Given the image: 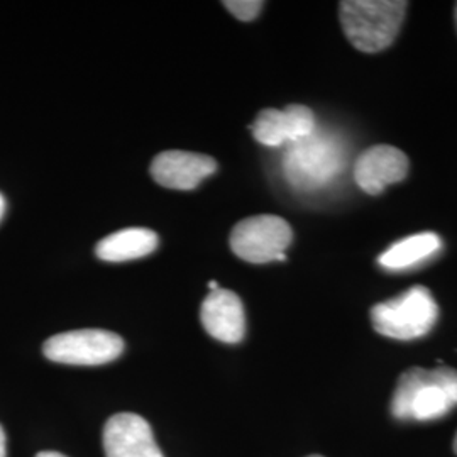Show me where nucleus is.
Here are the masks:
<instances>
[{
    "mask_svg": "<svg viewBox=\"0 0 457 457\" xmlns=\"http://www.w3.org/2000/svg\"><path fill=\"white\" fill-rule=\"evenodd\" d=\"M0 457H7V442H5V432L0 425Z\"/></svg>",
    "mask_w": 457,
    "mask_h": 457,
    "instance_id": "15",
    "label": "nucleus"
},
{
    "mask_svg": "<svg viewBox=\"0 0 457 457\" xmlns=\"http://www.w3.org/2000/svg\"><path fill=\"white\" fill-rule=\"evenodd\" d=\"M36 457H66L65 454H62V453H54V451H43V453H39Z\"/></svg>",
    "mask_w": 457,
    "mask_h": 457,
    "instance_id": "16",
    "label": "nucleus"
},
{
    "mask_svg": "<svg viewBox=\"0 0 457 457\" xmlns=\"http://www.w3.org/2000/svg\"><path fill=\"white\" fill-rule=\"evenodd\" d=\"M454 19H456V28H457V4H456V7H454Z\"/></svg>",
    "mask_w": 457,
    "mask_h": 457,
    "instance_id": "20",
    "label": "nucleus"
},
{
    "mask_svg": "<svg viewBox=\"0 0 457 457\" xmlns=\"http://www.w3.org/2000/svg\"><path fill=\"white\" fill-rule=\"evenodd\" d=\"M457 407V370L410 368L402 373L393 393L396 420L428 422L445 417Z\"/></svg>",
    "mask_w": 457,
    "mask_h": 457,
    "instance_id": "1",
    "label": "nucleus"
},
{
    "mask_svg": "<svg viewBox=\"0 0 457 457\" xmlns=\"http://www.w3.org/2000/svg\"><path fill=\"white\" fill-rule=\"evenodd\" d=\"M442 249L441 237L434 232H422L405 237L390 245L379 258L378 262L385 270L402 271L417 266L419 262L428 260Z\"/></svg>",
    "mask_w": 457,
    "mask_h": 457,
    "instance_id": "13",
    "label": "nucleus"
},
{
    "mask_svg": "<svg viewBox=\"0 0 457 457\" xmlns=\"http://www.w3.org/2000/svg\"><path fill=\"white\" fill-rule=\"evenodd\" d=\"M124 351V341L114 332L100 328L68 330L49 337L43 353L49 361L71 366H100L115 361Z\"/></svg>",
    "mask_w": 457,
    "mask_h": 457,
    "instance_id": "6",
    "label": "nucleus"
},
{
    "mask_svg": "<svg viewBox=\"0 0 457 457\" xmlns=\"http://www.w3.org/2000/svg\"><path fill=\"white\" fill-rule=\"evenodd\" d=\"M209 288L215 292V290H219V283L217 281H209Z\"/></svg>",
    "mask_w": 457,
    "mask_h": 457,
    "instance_id": "18",
    "label": "nucleus"
},
{
    "mask_svg": "<svg viewBox=\"0 0 457 457\" xmlns=\"http://www.w3.org/2000/svg\"><path fill=\"white\" fill-rule=\"evenodd\" d=\"M345 164V147L334 134L315 131L292 143L283 168L288 181L300 190L320 188L334 180Z\"/></svg>",
    "mask_w": 457,
    "mask_h": 457,
    "instance_id": "3",
    "label": "nucleus"
},
{
    "mask_svg": "<svg viewBox=\"0 0 457 457\" xmlns=\"http://www.w3.org/2000/svg\"><path fill=\"white\" fill-rule=\"evenodd\" d=\"M409 158L390 145H376L362 151L354 164V180L368 195H379L388 185L405 180Z\"/></svg>",
    "mask_w": 457,
    "mask_h": 457,
    "instance_id": "7",
    "label": "nucleus"
},
{
    "mask_svg": "<svg viewBox=\"0 0 457 457\" xmlns=\"http://www.w3.org/2000/svg\"><path fill=\"white\" fill-rule=\"evenodd\" d=\"M315 129V115L309 107L300 104H292L285 111L264 109L251 126L254 139L271 147L296 143L311 136Z\"/></svg>",
    "mask_w": 457,
    "mask_h": 457,
    "instance_id": "9",
    "label": "nucleus"
},
{
    "mask_svg": "<svg viewBox=\"0 0 457 457\" xmlns=\"http://www.w3.org/2000/svg\"><path fill=\"white\" fill-rule=\"evenodd\" d=\"M409 2L402 0H344L339 17L349 43L362 53L388 48L400 33Z\"/></svg>",
    "mask_w": 457,
    "mask_h": 457,
    "instance_id": "2",
    "label": "nucleus"
},
{
    "mask_svg": "<svg viewBox=\"0 0 457 457\" xmlns=\"http://www.w3.org/2000/svg\"><path fill=\"white\" fill-rule=\"evenodd\" d=\"M290 224L278 215H254L236 224L230 232V249L243 262L264 264L287 262L285 249L292 245Z\"/></svg>",
    "mask_w": 457,
    "mask_h": 457,
    "instance_id": "5",
    "label": "nucleus"
},
{
    "mask_svg": "<svg viewBox=\"0 0 457 457\" xmlns=\"http://www.w3.org/2000/svg\"><path fill=\"white\" fill-rule=\"evenodd\" d=\"M224 7L239 21L249 22L260 16L264 4L260 0H226Z\"/></svg>",
    "mask_w": 457,
    "mask_h": 457,
    "instance_id": "14",
    "label": "nucleus"
},
{
    "mask_svg": "<svg viewBox=\"0 0 457 457\" xmlns=\"http://www.w3.org/2000/svg\"><path fill=\"white\" fill-rule=\"evenodd\" d=\"M4 213H5V200H4V196L0 194V220H2Z\"/></svg>",
    "mask_w": 457,
    "mask_h": 457,
    "instance_id": "17",
    "label": "nucleus"
},
{
    "mask_svg": "<svg viewBox=\"0 0 457 457\" xmlns=\"http://www.w3.org/2000/svg\"><path fill=\"white\" fill-rule=\"evenodd\" d=\"M307 457H324V456H319V454H313V456H307Z\"/></svg>",
    "mask_w": 457,
    "mask_h": 457,
    "instance_id": "21",
    "label": "nucleus"
},
{
    "mask_svg": "<svg viewBox=\"0 0 457 457\" xmlns=\"http://www.w3.org/2000/svg\"><path fill=\"white\" fill-rule=\"evenodd\" d=\"M215 170L217 163L211 156L187 151H164L151 163L154 181L171 190H194Z\"/></svg>",
    "mask_w": 457,
    "mask_h": 457,
    "instance_id": "10",
    "label": "nucleus"
},
{
    "mask_svg": "<svg viewBox=\"0 0 457 457\" xmlns=\"http://www.w3.org/2000/svg\"><path fill=\"white\" fill-rule=\"evenodd\" d=\"M454 453L457 454V434H456V439H454Z\"/></svg>",
    "mask_w": 457,
    "mask_h": 457,
    "instance_id": "19",
    "label": "nucleus"
},
{
    "mask_svg": "<svg viewBox=\"0 0 457 457\" xmlns=\"http://www.w3.org/2000/svg\"><path fill=\"white\" fill-rule=\"evenodd\" d=\"M437 319V302L425 287H413L371 309V322L376 332L396 341L424 337L436 326Z\"/></svg>",
    "mask_w": 457,
    "mask_h": 457,
    "instance_id": "4",
    "label": "nucleus"
},
{
    "mask_svg": "<svg viewBox=\"0 0 457 457\" xmlns=\"http://www.w3.org/2000/svg\"><path fill=\"white\" fill-rule=\"evenodd\" d=\"M156 247V232L145 228H129L104 237L98 243L96 253L102 262H124L147 256Z\"/></svg>",
    "mask_w": 457,
    "mask_h": 457,
    "instance_id": "12",
    "label": "nucleus"
},
{
    "mask_svg": "<svg viewBox=\"0 0 457 457\" xmlns=\"http://www.w3.org/2000/svg\"><path fill=\"white\" fill-rule=\"evenodd\" d=\"M105 457H164L151 425L136 413L112 415L104 427Z\"/></svg>",
    "mask_w": 457,
    "mask_h": 457,
    "instance_id": "8",
    "label": "nucleus"
},
{
    "mask_svg": "<svg viewBox=\"0 0 457 457\" xmlns=\"http://www.w3.org/2000/svg\"><path fill=\"white\" fill-rule=\"evenodd\" d=\"M202 326L213 339L237 344L245 339V315L243 302L230 290L211 292L200 309Z\"/></svg>",
    "mask_w": 457,
    "mask_h": 457,
    "instance_id": "11",
    "label": "nucleus"
}]
</instances>
